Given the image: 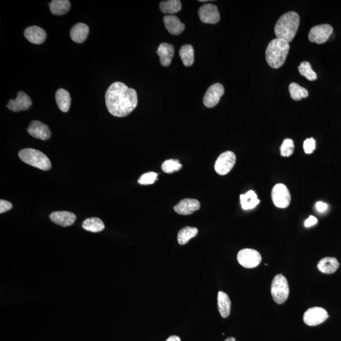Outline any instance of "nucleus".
<instances>
[{"label": "nucleus", "mask_w": 341, "mask_h": 341, "mask_svg": "<svg viewBox=\"0 0 341 341\" xmlns=\"http://www.w3.org/2000/svg\"><path fill=\"white\" fill-rule=\"evenodd\" d=\"M340 267V263L335 257L322 258L317 264L318 269L324 274H331L335 273Z\"/></svg>", "instance_id": "nucleus-21"}, {"label": "nucleus", "mask_w": 341, "mask_h": 341, "mask_svg": "<svg viewBox=\"0 0 341 341\" xmlns=\"http://www.w3.org/2000/svg\"><path fill=\"white\" fill-rule=\"evenodd\" d=\"M224 341H237L234 338H228Z\"/></svg>", "instance_id": "nucleus-40"}, {"label": "nucleus", "mask_w": 341, "mask_h": 341, "mask_svg": "<svg viewBox=\"0 0 341 341\" xmlns=\"http://www.w3.org/2000/svg\"><path fill=\"white\" fill-rule=\"evenodd\" d=\"M27 132L32 137L42 141H47L51 135L48 126L39 121H32L27 128Z\"/></svg>", "instance_id": "nucleus-13"}, {"label": "nucleus", "mask_w": 341, "mask_h": 341, "mask_svg": "<svg viewBox=\"0 0 341 341\" xmlns=\"http://www.w3.org/2000/svg\"><path fill=\"white\" fill-rule=\"evenodd\" d=\"M24 36L30 43L40 44L45 41L46 32L40 27L31 26L25 30Z\"/></svg>", "instance_id": "nucleus-17"}, {"label": "nucleus", "mask_w": 341, "mask_h": 341, "mask_svg": "<svg viewBox=\"0 0 341 341\" xmlns=\"http://www.w3.org/2000/svg\"><path fill=\"white\" fill-rule=\"evenodd\" d=\"M179 55L184 66L190 67L194 63V50L190 44H185L182 46Z\"/></svg>", "instance_id": "nucleus-27"}, {"label": "nucleus", "mask_w": 341, "mask_h": 341, "mask_svg": "<svg viewBox=\"0 0 341 341\" xmlns=\"http://www.w3.org/2000/svg\"><path fill=\"white\" fill-rule=\"evenodd\" d=\"M49 6L53 15H62L69 11L71 3L68 0H53Z\"/></svg>", "instance_id": "nucleus-25"}, {"label": "nucleus", "mask_w": 341, "mask_h": 341, "mask_svg": "<svg viewBox=\"0 0 341 341\" xmlns=\"http://www.w3.org/2000/svg\"><path fill=\"white\" fill-rule=\"evenodd\" d=\"M161 168H162L163 171L167 172V173H172V172L180 170L182 165L178 160H169L165 161Z\"/></svg>", "instance_id": "nucleus-32"}, {"label": "nucleus", "mask_w": 341, "mask_h": 341, "mask_svg": "<svg viewBox=\"0 0 341 341\" xmlns=\"http://www.w3.org/2000/svg\"><path fill=\"white\" fill-rule=\"evenodd\" d=\"M32 104V102L29 95L20 91L18 93L17 97L15 99L10 100L7 104V107L11 111L19 112L27 110Z\"/></svg>", "instance_id": "nucleus-14"}, {"label": "nucleus", "mask_w": 341, "mask_h": 341, "mask_svg": "<svg viewBox=\"0 0 341 341\" xmlns=\"http://www.w3.org/2000/svg\"><path fill=\"white\" fill-rule=\"evenodd\" d=\"M83 228L89 232L99 233L104 230L105 226L101 219L98 218H91L86 219L83 222Z\"/></svg>", "instance_id": "nucleus-28"}, {"label": "nucleus", "mask_w": 341, "mask_h": 341, "mask_svg": "<svg viewBox=\"0 0 341 341\" xmlns=\"http://www.w3.org/2000/svg\"><path fill=\"white\" fill-rule=\"evenodd\" d=\"M271 295L277 304H282L288 299L289 288L286 278L282 274L275 275L271 284Z\"/></svg>", "instance_id": "nucleus-5"}, {"label": "nucleus", "mask_w": 341, "mask_h": 341, "mask_svg": "<svg viewBox=\"0 0 341 341\" xmlns=\"http://www.w3.org/2000/svg\"><path fill=\"white\" fill-rule=\"evenodd\" d=\"M294 148V145L293 140L290 139H284L281 147H280L281 155L283 157H289L293 154Z\"/></svg>", "instance_id": "nucleus-33"}, {"label": "nucleus", "mask_w": 341, "mask_h": 341, "mask_svg": "<svg viewBox=\"0 0 341 341\" xmlns=\"http://www.w3.org/2000/svg\"><path fill=\"white\" fill-rule=\"evenodd\" d=\"M157 53L160 58L161 64L164 67L169 66L173 58L174 46L166 43L161 44L158 47Z\"/></svg>", "instance_id": "nucleus-18"}, {"label": "nucleus", "mask_w": 341, "mask_h": 341, "mask_svg": "<svg viewBox=\"0 0 341 341\" xmlns=\"http://www.w3.org/2000/svg\"><path fill=\"white\" fill-rule=\"evenodd\" d=\"M219 312L221 317L227 318L230 314L231 302L229 296L223 291H219L218 295Z\"/></svg>", "instance_id": "nucleus-23"}, {"label": "nucleus", "mask_w": 341, "mask_h": 341, "mask_svg": "<svg viewBox=\"0 0 341 341\" xmlns=\"http://www.w3.org/2000/svg\"><path fill=\"white\" fill-rule=\"evenodd\" d=\"M56 101L59 109L64 113L69 111L71 104V97L70 93L64 88H60L56 92Z\"/></svg>", "instance_id": "nucleus-22"}, {"label": "nucleus", "mask_w": 341, "mask_h": 341, "mask_svg": "<svg viewBox=\"0 0 341 341\" xmlns=\"http://www.w3.org/2000/svg\"><path fill=\"white\" fill-rule=\"evenodd\" d=\"M197 234V228L186 226L179 231L177 234V242L179 245H185Z\"/></svg>", "instance_id": "nucleus-29"}, {"label": "nucleus", "mask_w": 341, "mask_h": 341, "mask_svg": "<svg viewBox=\"0 0 341 341\" xmlns=\"http://www.w3.org/2000/svg\"><path fill=\"white\" fill-rule=\"evenodd\" d=\"M328 312L323 308L312 307L308 309L303 315V321L308 326H316L323 323L328 319Z\"/></svg>", "instance_id": "nucleus-10"}, {"label": "nucleus", "mask_w": 341, "mask_h": 341, "mask_svg": "<svg viewBox=\"0 0 341 341\" xmlns=\"http://www.w3.org/2000/svg\"><path fill=\"white\" fill-rule=\"evenodd\" d=\"M236 163V156L233 152L226 151L221 154L216 160L214 169L217 173L226 175L231 171Z\"/></svg>", "instance_id": "nucleus-8"}, {"label": "nucleus", "mask_w": 341, "mask_h": 341, "mask_svg": "<svg viewBox=\"0 0 341 341\" xmlns=\"http://www.w3.org/2000/svg\"><path fill=\"white\" fill-rule=\"evenodd\" d=\"M298 71L301 76L306 77L310 81L317 80V74L313 71L311 65L309 62H303L298 67Z\"/></svg>", "instance_id": "nucleus-31"}, {"label": "nucleus", "mask_w": 341, "mask_h": 341, "mask_svg": "<svg viewBox=\"0 0 341 341\" xmlns=\"http://www.w3.org/2000/svg\"><path fill=\"white\" fill-rule=\"evenodd\" d=\"M333 33V28L329 24L317 25L312 27L308 34V39L312 43L319 44L326 43Z\"/></svg>", "instance_id": "nucleus-7"}, {"label": "nucleus", "mask_w": 341, "mask_h": 341, "mask_svg": "<svg viewBox=\"0 0 341 341\" xmlns=\"http://www.w3.org/2000/svg\"><path fill=\"white\" fill-rule=\"evenodd\" d=\"M164 24L166 28L170 34L179 35L183 31L185 25L182 23L179 18L175 15H166L164 18Z\"/></svg>", "instance_id": "nucleus-19"}, {"label": "nucleus", "mask_w": 341, "mask_h": 341, "mask_svg": "<svg viewBox=\"0 0 341 341\" xmlns=\"http://www.w3.org/2000/svg\"><path fill=\"white\" fill-rule=\"evenodd\" d=\"M273 202L277 207H288L291 202V195L288 188L284 184H275L272 191Z\"/></svg>", "instance_id": "nucleus-9"}, {"label": "nucleus", "mask_w": 341, "mask_h": 341, "mask_svg": "<svg viewBox=\"0 0 341 341\" xmlns=\"http://www.w3.org/2000/svg\"><path fill=\"white\" fill-rule=\"evenodd\" d=\"M12 207V204L8 201L4 200H0V213L3 214L4 212L10 211Z\"/></svg>", "instance_id": "nucleus-36"}, {"label": "nucleus", "mask_w": 341, "mask_h": 341, "mask_svg": "<svg viewBox=\"0 0 341 341\" xmlns=\"http://www.w3.org/2000/svg\"><path fill=\"white\" fill-rule=\"evenodd\" d=\"M160 10L163 13L172 15V14L179 12L181 10V1L179 0H168L161 1L160 4Z\"/></svg>", "instance_id": "nucleus-26"}, {"label": "nucleus", "mask_w": 341, "mask_h": 341, "mask_svg": "<svg viewBox=\"0 0 341 341\" xmlns=\"http://www.w3.org/2000/svg\"><path fill=\"white\" fill-rule=\"evenodd\" d=\"M200 19L204 24H216L220 20L218 7L212 4H205L198 10Z\"/></svg>", "instance_id": "nucleus-11"}, {"label": "nucleus", "mask_w": 341, "mask_h": 341, "mask_svg": "<svg viewBox=\"0 0 341 341\" xmlns=\"http://www.w3.org/2000/svg\"><path fill=\"white\" fill-rule=\"evenodd\" d=\"M317 219L315 217L310 216L305 222V227L309 228L310 226H314L317 223Z\"/></svg>", "instance_id": "nucleus-37"}, {"label": "nucleus", "mask_w": 341, "mask_h": 341, "mask_svg": "<svg viewBox=\"0 0 341 341\" xmlns=\"http://www.w3.org/2000/svg\"><path fill=\"white\" fill-rule=\"evenodd\" d=\"M89 28L84 23L75 25L71 30V37L77 43H83L87 38Z\"/></svg>", "instance_id": "nucleus-20"}, {"label": "nucleus", "mask_w": 341, "mask_h": 341, "mask_svg": "<svg viewBox=\"0 0 341 341\" xmlns=\"http://www.w3.org/2000/svg\"><path fill=\"white\" fill-rule=\"evenodd\" d=\"M18 156L23 162L38 169L48 170L51 168V163L47 156L36 149H22L18 153Z\"/></svg>", "instance_id": "nucleus-4"}, {"label": "nucleus", "mask_w": 341, "mask_h": 341, "mask_svg": "<svg viewBox=\"0 0 341 341\" xmlns=\"http://www.w3.org/2000/svg\"><path fill=\"white\" fill-rule=\"evenodd\" d=\"M316 209L319 212H324L328 209V205L323 202H318L315 205Z\"/></svg>", "instance_id": "nucleus-38"}, {"label": "nucleus", "mask_w": 341, "mask_h": 341, "mask_svg": "<svg viewBox=\"0 0 341 341\" xmlns=\"http://www.w3.org/2000/svg\"><path fill=\"white\" fill-rule=\"evenodd\" d=\"M316 147V143L313 138L306 139L304 143H303V148H304L305 153L307 154H310L314 151Z\"/></svg>", "instance_id": "nucleus-35"}, {"label": "nucleus", "mask_w": 341, "mask_h": 341, "mask_svg": "<svg viewBox=\"0 0 341 341\" xmlns=\"http://www.w3.org/2000/svg\"><path fill=\"white\" fill-rule=\"evenodd\" d=\"M166 341H181V339L177 336H170L168 340Z\"/></svg>", "instance_id": "nucleus-39"}, {"label": "nucleus", "mask_w": 341, "mask_h": 341, "mask_svg": "<svg viewBox=\"0 0 341 341\" xmlns=\"http://www.w3.org/2000/svg\"><path fill=\"white\" fill-rule=\"evenodd\" d=\"M224 94L223 85L219 83H216L211 85L204 97V104L208 108H211L216 106L219 103L221 97Z\"/></svg>", "instance_id": "nucleus-12"}, {"label": "nucleus", "mask_w": 341, "mask_h": 341, "mask_svg": "<svg viewBox=\"0 0 341 341\" xmlns=\"http://www.w3.org/2000/svg\"><path fill=\"white\" fill-rule=\"evenodd\" d=\"M51 221L63 227H68L74 224L76 220V214L68 211L54 212L50 215Z\"/></svg>", "instance_id": "nucleus-16"}, {"label": "nucleus", "mask_w": 341, "mask_h": 341, "mask_svg": "<svg viewBox=\"0 0 341 341\" xmlns=\"http://www.w3.org/2000/svg\"><path fill=\"white\" fill-rule=\"evenodd\" d=\"M289 91L292 99L294 100H300L308 96V90L296 83H291L289 85Z\"/></svg>", "instance_id": "nucleus-30"}, {"label": "nucleus", "mask_w": 341, "mask_h": 341, "mask_svg": "<svg viewBox=\"0 0 341 341\" xmlns=\"http://www.w3.org/2000/svg\"><path fill=\"white\" fill-rule=\"evenodd\" d=\"M300 22V16L297 13L289 11L284 13L275 25L274 32L277 38L290 43L296 36Z\"/></svg>", "instance_id": "nucleus-2"}, {"label": "nucleus", "mask_w": 341, "mask_h": 341, "mask_svg": "<svg viewBox=\"0 0 341 341\" xmlns=\"http://www.w3.org/2000/svg\"><path fill=\"white\" fill-rule=\"evenodd\" d=\"M242 207L244 210L253 209L260 202L257 195L253 190L248 191L245 194L240 195Z\"/></svg>", "instance_id": "nucleus-24"}, {"label": "nucleus", "mask_w": 341, "mask_h": 341, "mask_svg": "<svg viewBox=\"0 0 341 341\" xmlns=\"http://www.w3.org/2000/svg\"><path fill=\"white\" fill-rule=\"evenodd\" d=\"M158 175L156 172H147V173L142 175L139 180H138V183L142 184V185L153 184L157 180Z\"/></svg>", "instance_id": "nucleus-34"}, {"label": "nucleus", "mask_w": 341, "mask_h": 341, "mask_svg": "<svg viewBox=\"0 0 341 341\" xmlns=\"http://www.w3.org/2000/svg\"><path fill=\"white\" fill-rule=\"evenodd\" d=\"M237 260L240 264L247 268L257 267L261 261V256L258 252L251 249H243L238 252Z\"/></svg>", "instance_id": "nucleus-6"}, {"label": "nucleus", "mask_w": 341, "mask_h": 341, "mask_svg": "<svg viewBox=\"0 0 341 341\" xmlns=\"http://www.w3.org/2000/svg\"><path fill=\"white\" fill-rule=\"evenodd\" d=\"M289 50L288 42L281 39H273L266 49L265 57L268 65L272 69H279L284 65Z\"/></svg>", "instance_id": "nucleus-3"}, {"label": "nucleus", "mask_w": 341, "mask_h": 341, "mask_svg": "<svg viewBox=\"0 0 341 341\" xmlns=\"http://www.w3.org/2000/svg\"><path fill=\"white\" fill-rule=\"evenodd\" d=\"M200 208V203L196 199L185 198L182 200L174 207V211L181 215H190L198 211Z\"/></svg>", "instance_id": "nucleus-15"}, {"label": "nucleus", "mask_w": 341, "mask_h": 341, "mask_svg": "<svg viewBox=\"0 0 341 341\" xmlns=\"http://www.w3.org/2000/svg\"><path fill=\"white\" fill-rule=\"evenodd\" d=\"M107 110L116 117H125L137 106L136 91L125 84L116 82L112 84L105 95Z\"/></svg>", "instance_id": "nucleus-1"}]
</instances>
